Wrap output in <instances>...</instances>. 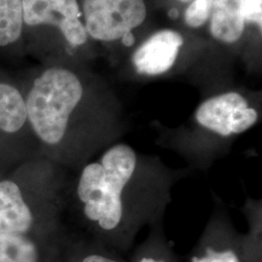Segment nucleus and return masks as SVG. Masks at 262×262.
<instances>
[{
	"mask_svg": "<svg viewBox=\"0 0 262 262\" xmlns=\"http://www.w3.org/2000/svg\"><path fill=\"white\" fill-rule=\"evenodd\" d=\"M23 21V0H0V46L19 39Z\"/></svg>",
	"mask_w": 262,
	"mask_h": 262,
	"instance_id": "9b49d317",
	"label": "nucleus"
},
{
	"mask_svg": "<svg viewBox=\"0 0 262 262\" xmlns=\"http://www.w3.org/2000/svg\"><path fill=\"white\" fill-rule=\"evenodd\" d=\"M67 251V262H121L95 250L81 246L79 242L74 246H69Z\"/></svg>",
	"mask_w": 262,
	"mask_h": 262,
	"instance_id": "f8f14e48",
	"label": "nucleus"
},
{
	"mask_svg": "<svg viewBox=\"0 0 262 262\" xmlns=\"http://www.w3.org/2000/svg\"><path fill=\"white\" fill-rule=\"evenodd\" d=\"M258 121V112L243 94L227 92L204 100L194 113L195 136L177 143L189 158L203 161L227 142L251 129ZM193 134V135H194Z\"/></svg>",
	"mask_w": 262,
	"mask_h": 262,
	"instance_id": "20e7f679",
	"label": "nucleus"
},
{
	"mask_svg": "<svg viewBox=\"0 0 262 262\" xmlns=\"http://www.w3.org/2000/svg\"><path fill=\"white\" fill-rule=\"evenodd\" d=\"M176 179L159 158L119 141L69 172L66 215L94 234H130L162 219Z\"/></svg>",
	"mask_w": 262,
	"mask_h": 262,
	"instance_id": "f257e3e1",
	"label": "nucleus"
},
{
	"mask_svg": "<svg viewBox=\"0 0 262 262\" xmlns=\"http://www.w3.org/2000/svg\"><path fill=\"white\" fill-rule=\"evenodd\" d=\"M58 262H59V261H58Z\"/></svg>",
	"mask_w": 262,
	"mask_h": 262,
	"instance_id": "a211bd4d",
	"label": "nucleus"
},
{
	"mask_svg": "<svg viewBox=\"0 0 262 262\" xmlns=\"http://www.w3.org/2000/svg\"><path fill=\"white\" fill-rule=\"evenodd\" d=\"M85 30L95 40L122 39L147 17L144 0H84Z\"/></svg>",
	"mask_w": 262,
	"mask_h": 262,
	"instance_id": "423d86ee",
	"label": "nucleus"
},
{
	"mask_svg": "<svg viewBox=\"0 0 262 262\" xmlns=\"http://www.w3.org/2000/svg\"><path fill=\"white\" fill-rule=\"evenodd\" d=\"M210 31L224 43L237 42L245 29L244 0H210Z\"/></svg>",
	"mask_w": 262,
	"mask_h": 262,
	"instance_id": "9d476101",
	"label": "nucleus"
},
{
	"mask_svg": "<svg viewBox=\"0 0 262 262\" xmlns=\"http://www.w3.org/2000/svg\"><path fill=\"white\" fill-rule=\"evenodd\" d=\"M183 44V36L177 31H158L135 51L132 64L140 75H163L175 64Z\"/></svg>",
	"mask_w": 262,
	"mask_h": 262,
	"instance_id": "6e6552de",
	"label": "nucleus"
},
{
	"mask_svg": "<svg viewBox=\"0 0 262 262\" xmlns=\"http://www.w3.org/2000/svg\"><path fill=\"white\" fill-rule=\"evenodd\" d=\"M38 156L25 94L15 84L0 81V176Z\"/></svg>",
	"mask_w": 262,
	"mask_h": 262,
	"instance_id": "39448f33",
	"label": "nucleus"
},
{
	"mask_svg": "<svg viewBox=\"0 0 262 262\" xmlns=\"http://www.w3.org/2000/svg\"><path fill=\"white\" fill-rule=\"evenodd\" d=\"M138 262H166L164 259H158L156 257H149V256H144L142 257Z\"/></svg>",
	"mask_w": 262,
	"mask_h": 262,
	"instance_id": "f3484780",
	"label": "nucleus"
},
{
	"mask_svg": "<svg viewBox=\"0 0 262 262\" xmlns=\"http://www.w3.org/2000/svg\"><path fill=\"white\" fill-rule=\"evenodd\" d=\"M122 42L125 46H131L133 43H134V38L132 33H128L126 34L124 37L122 38Z\"/></svg>",
	"mask_w": 262,
	"mask_h": 262,
	"instance_id": "dca6fc26",
	"label": "nucleus"
},
{
	"mask_svg": "<svg viewBox=\"0 0 262 262\" xmlns=\"http://www.w3.org/2000/svg\"><path fill=\"white\" fill-rule=\"evenodd\" d=\"M210 16V0H194L186 10L185 20L192 28L202 27Z\"/></svg>",
	"mask_w": 262,
	"mask_h": 262,
	"instance_id": "ddd939ff",
	"label": "nucleus"
},
{
	"mask_svg": "<svg viewBox=\"0 0 262 262\" xmlns=\"http://www.w3.org/2000/svg\"><path fill=\"white\" fill-rule=\"evenodd\" d=\"M244 17L261 28L262 0H244Z\"/></svg>",
	"mask_w": 262,
	"mask_h": 262,
	"instance_id": "2eb2a0df",
	"label": "nucleus"
},
{
	"mask_svg": "<svg viewBox=\"0 0 262 262\" xmlns=\"http://www.w3.org/2000/svg\"><path fill=\"white\" fill-rule=\"evenodd\" d=\"M192 262H241L238 254L231 249L215 250L207 247L205 253L201 256H194Z\"/></svg>",
	"mask_w": 262,
	"mask_h": 262,
	"instance_id": "4468645a",
	"label": "nucleus"
},
{
	"mask_svg": "<svg viewBox=\"0 0 262 262\" xmlns=\"http://www.w3.org/2000/svg\"><path fill=\"white\" fill-rule=\"evenodd\" d=\"M62 238L0 234V262H58Z\"/></svg>",
	"mask_w": 262,
	"mask_h": 262,
	"instance_id": "1a4fd4ad",
	"label": "nucleus"
},
{
	"mask_svg": "<svg viewBox=\"0 0 262 262\" xmlns=\"http://www.w3.org/2000/svg\"><path fill=\"white\" fill-rule=\"evenodd\" d=\"M80 16L77 0H23V20L28 26H55L73 46L88 39Z\"/></svg>",
	"mask_w": 262,
	"mask_h": 262,
	"instance_id": "0eeeda50",
	"label": "nucleus"
},
{
	"mask_svg": "<svg viewBox=\"0 0 262 262\" xmlns=\"http://www.w3.org/2000/svg\"><path fill=\"white\" fill-rule=\"evenodd\" d=\"M68 177L41 156L0 176V234L64 237Z\"/></svg>",
	"mask_w": 262,
	"mask_h": 262,
	"instance_id": "7ed1b4c3",
	"label": "nucleus"
},
{
	"mask_svg": "<svg viewBox=\"0 0 262 262\" xmlns=\"http://www.w3.org/2000/svg\"><path fill=\"white\" fill-rule=\"evenodd\" d=\"M86 94L80 76L62 67L43 71L25 94L28 123L40 156L68 172L121 141L118 125L82 113Z\"/></svg>",
	"mask_w": 262,
	"mask_h": 262,
	"instance_id": "f03ea898",
	"label": "nucleus"
}]
</instances>
